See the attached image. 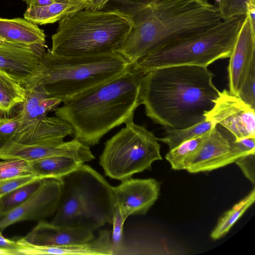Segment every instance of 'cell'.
Instances as JSON below:
<instances>
[{"mask_svg": "<svg viewBox=\"0 0 255 255\" xmlns=\"http://www.w3.org/2000/svg\"><path fill=\"white\" fill-rule=\"evenodd\" d=\"M206 67L177 65L144 74L140 100L146 115L166 129H180L205 120L220 91Z\"/></svg>", "mask_w": 255, "mask_h": 255, "instance_id": "6da1fadb", "label": "cell"}, {"mask_svg": "<svg viewBox=\"0 0 255 255\" xmlns=\"http://www.w3.org/2000/svg\"><path fill=\"white\" fill-rule=\"evenodd\" d=\"M113 8L129 14L131 29L115 51L132 65L168 42L222 20L208 0H111Z\"/></svg>", "mask_w": 255, "mask_h": 255, "instance_id": "7a4b0ae2", "label": "cell"}, {"mask_svg": "<svg viewBox=\"0 0 255 255\" xmlns=\"http://www.w3.org/2000/svg\"><path fill=\"white\" fill-rule=\"evenodd\" d=\"M144 74L131 67L119 76L81 94L54 110L66 121L72 136L89 147L99 144L112 129L133 121L141 105L140 88Z\"/></svg>", "mask_w": 255, "mask_h": 255, "instance_id": "3957f363", "label": "cell"}, {"mask_svg": "<svg viewBox=\"0 0 255 255\" xmlns=\"http://www.w3.org/2000/svg\"><path fill=\"white\" fill-rule=\"evenodd\" d=\"M131 67L116 52L72 56L45 52L34 74L22 85L40 84L50 97L65 103L119 76Z\"/></svg>", "mask_w": 255, "mask_h": 255, "instance_id": "277c9868", "label": "cell"}, {"mask_svg": "<svg viewBox=\"0 0 255 255\" xmlns=\"http://www.w3.org/2000/svg\"><path fill=\"white\" fill-rule=\"evenodd\" d=\"M132 26L130 15L120 9H84L59 21L50 52L68 56L115 52Z\"/></svg>", "mask_w": 255, "mask_h": 255, "instance_id": "5b68a950", "label": "cell"}, {"mask_svg": "<svg viewBox=\"0 0 255 255\" xmlns=\"http://www.w3.org/2000/svg\"><path fill=\"white\" fill-rule=\"evenodd\" d=\"M245 16L222 20L209 28L176 38L142 57L132 67L145 74L171 66L207 67L217 60L229 58Z\"/></svg>", "mask_w": 255, "mask_h": 255, "instance_id": "8992f818", "label": "cell"}, {"mask_svg": "<svg viewBox=\"0 0 255 255\" xmlns=\"http://www.w3.org/2000/svg\"><path fill=\"white\" fill-rule=\"evenodd\" d=\"M126 125L105 143L99 161L107 176L120 181L150 170L153 162L162 159L152 132L133 121Z\"/></svg>", "mask_w": 255, "mask_h": 255, "instance_id": "52a82bcc", "label": "cell"}, {"mask_svg": "<svg viewBox=\"0 0 255 255\" xmlns=\"http://www.w3.org/2000/svg\"><path fill=\"white\" fill-rule=\"evenodd\" d=\"M68 175L79 193L88 227L94 231L107 223L112 224L116 207L113 187L84 163Z\"/></svg>", "mask_w": 255, "mask_h": 255, "instance_id": "ba28073f", "label": "cell"}, {"mask_svg": "<svg viewBox=\"0 0 255 255\" xmlns=\"http://www.w3.org/2000/svg\"><path fill=\"white\" fill-rule=\"evenodd\" d=\"M62 187V178L42 179L38 188L25 201L0 215V232L17 222H39L54 215L59 204Z\"/></svg>", "mask_w": 255, "mask_h": 255, "instance_id": "9c48e42d", "label": "cell"}, {"mask_svg": "<svg viewBox=\"0 0 255 255\" xmlns=\"http://www.w3.org/2000/svg\"><path fill=\"white\" fill-rule=\"evenodd\" d=\"M255 110L238 96L224 90L220 91L213 107L204 116L205 120L224 127L238 140L255 137Z\"/></svg>", "mask_w": 255, "mask_h": 255, "instance_id": "30bf717a", "label": "cell"}, {"mask_svg": "<svg viewBox=\"0 0 255 255\" xmlns=\"http://www.w3.org/2000/svg\"><path fill=\"white\" fill-rule=\"evenodd\" d=\"M57 156L73 158L84 163L95 158L90 147L74 138L68 141L24 144L9 140L0 146V159L27 161Z\"/></svg>", "mask_w": 255, "mask_h": 255, "instance_id": "8fae6325", "label": "cell"}, {"mask_svg": "<svg viewBox=\"0 0 255 255\" xmlns=\"http://www.w3.org/2000/svg\"><path fill=\"white\" fill-rule=\"evenodd\" d=\"M247 155L216 127L210 130L200 147L189 160L185 170L191 173L210 171L234 163Z\"/></svg>", "mask_w": 255, "mask_h": 255, "instance_id": "7c38bea8", "label": "cell"}, {"mask_svg": "<svg viewBox=\"0 0 255 255\" xmlns=\"http://www.w3.org/2000/svg\"><path fill=\"white\" fill-rule=\"evenodd\" d=\"M113 187L116 206L126 221L132 215H144L158 198L159 182L153 178H129Z\"/></svg>", "mask_w": 255, "mask_h": 255, "instance_id": "4fadbf2b", "label": "cell"}, {"mask_svg": "<svg viewBox=\"0 0 255 255\" xmlns=\"http://www.w3.org/2000/svg\"><path fill=\"white\" fill-rule=\"evenodd\" d=\"M229 58V91L238 96L251 67L255 63V27L247 15Z\"/></svg>", "mask_w": 255, "mask_h": 255, "instance_id": "5bb4252c", "label": "cell"}, {"mask_svg": "<svg viewBox=\"0 0 255 255\" xmlns=\"http://www.w3.org/2000/svg\"><path fill=\"white\" fill-rule=\"evenodd\" d=\"M45 47L0 41V70L23 85L36 71Z\"/></svg>", "mask_w": 255, "mask_h": 255, "instance_id": "9a60e30c", "label": "cell"}, {"mask_svg": "<svg viewBox=\"0 0 255 255\" xmlns=\"http://www.w3.org/2000/svg\"><path fill=\"white\" fill-rule=\"evenodd\" d=\"M22 239L31 244L59 247L84 244L95 238L93 230L85 226L56 225L44 220L38 223Z\"/></svg>", "mask_w": 255, "mask_h": 255, "instance_id": "2e32d148", "label": "cell"}, {"mask_svg": "<svg viewBox=\"0 0 255 255\" xmlns=\"http://www.w3.org/2000/svg\"><path fill=\"white\" fill-rule=\"evenodd\" d=\"M111 233L108 230H101L97 238L86 243L59 247L35 245L24 241L20 251L23 255H113Z\"/></svg>", "mask_w": 255, "mask_h": 255, "instance_id": "e0dca14e", "label": "cell"}, {"mask_svg": "<svg viewBox=\"0 0 255 255\" xmlns=\"http://www.w3.org/2000/svg\"><path fill=\"white\" fill-rule=\"evenodd\" d=\"M24 87L26 96L24 102L20 104L22 106L18 112L20 124L15 134L31 127L61 103L60 100L50 97L40 84Z\"/></svg>", "mask_w": 255, "mask_h": 255, "instance_id": "ac0fdd59", "label": "cell"}, {"mask_svg": "<svg viewBox=\"0 0 255 255\" xmlns=\"http://www.w3.org/2000/svg\"><path fill=\"white\" fill-rule=\"evenodd\" d=\"M73 133L72 127L64 120L56 116H46L30 128L16 134L12 140L24 144L61 141Z\"/></svg>", "mask_w": 255, "mask_h": 255, "instance_id": "d6986e66", "label": "cell"}, {"mask_svg": "<svg viewBox=\"0 0 255 255\" xmlns=\"http://www.w3.org/2000/svg\"><path fill=\"white\" fill-rule=\"evenodd\" d=\"M43 29L24 18L0 17V41L28 46L45 47Z\"/></svg>", "mask_w": 255, "mask_h": 255, "instance_id": "ffe728a7", "label": "cell"}, {"mask_svg": "<svg viewBox=\"0 0 255 255\" xmlns=\"http://www.w3.org/2000/svg\"><path fill=\"white\" fill-rule=\"evenodd\" d=\"M62 179L63 187L60 200L50 223L60 226H85L88 227L85 219L79 193L75 184L68 174L62 177Z\"/></svg>", "mask_w": 255, "mask_h": 255, "instance_id": "44dd1931", "label": "cell"}, {"mask_svg": "<svg viewBox=\"0 0 255 255\" xmlns=\"http://www.w3.org/2000/svg\"><path fill=\"white\" fill-rule=\"evenodd\" d=\"M86 5V0H59L42 6H27L24 18L37 25L53 23L85 9Z\"/></svg>", "mask_w": 255, "mask_h": 255, "instance_id": "7402d4cb", "label": "cell"}, {"mask_svg": "<svg viewBox=\"0 0 255 255\" xmlns=\"http://www.w3.org/2000/svg\"><path fill=\"white\" fill-rule=\"evenodd\" d=\"M34 175L42 178H59L73 172L83 164L71 157L57 156L29 161Z\"/></svg>", "mask_w": 255, "mask_h": 255, "instance_id": "603a6c76", "label": "cell"}, {"mask_svg": "<svg viewBox=\"0 0 255 255\" xmlns=\"http://www.w3.org/2000/svg\"><path fill=\"white\" fill-rule=\"evenodd\" d=\"M24 87L6 73L0 70V116L8 117L25 98Z\"/></svg>", "mask_w": 255, "mask_h": 255, "instance_id": "cb8c5ba5", "label": "cell"}, {"mask_svg": "<svg viewBox=\"0 0 255 255\" xmlns=\"http://www.w3.org/2000/svg\"><path fill=\"white\" fill-rule=\"evenodd\" d=\"M255 200V189L254 188L244 198L234 205L219 219L211 234V238L216 240L226 235L252 206Z\"/></svg>", "mask_w": 255, "mask_h": 255, "instance_id": "d4e9b609", "label": "cell"}, {"mask_svg": "<svg viewBox=\"0 0 255 255\" xmlns=\"http://www.w3.org/2000/svg\"><path fill=\"white\" fill-rule=\"evenodd\" d=\"M209 131L186 140L169 150L165 159L170 163L172 169L185 170L189 160L200 147Z\"/></svg>", "mask_w": 255, "mask_h": 255, "instance_id": "484cf974", "label": "cell"}, {"mask_svg": "<svg viewBox=\"0 0 255 255\" xmlns=\"http://www.w3.org/2000/svg\"><path fill=\"white\" fill-rule=\"evenodd\" d=\"M213 121H205L187 128L180 129H166L164 135L158 140L167 144L171 149L181 143L209 132L217 127Z\"/></svg>", "mask_w": 255, "mask_h": 255, "instance_id": "4316f807", "label": "cell"}, {"mask_svg": "<svg viewBox=\"0 0 255 255\" xmlns=\"http://www.w3.org/2000/svg\"><path fill=\"white\" fill-rule=\"evenodd\" d=\"M42 179L20 187L0 198V215L8 212L25 201L38 188Z\"/></svg>", "mask_w": 255, "mask_h": 255, "instance_id": "83f0119b", "label": "cell"}, {"mask_svg": "<svg viewBox=\"0 0 255 255\" xmlns=\"http://www.w3.org/2000/svg\"><path fill=\"white\" fill-rule=\"evenodd\" d=\"M32 175L34 171L29 161L19 159L0 161V179Z\"/></svg>", "mask_w": 255, "mask_h": 255, "instance_id": "f1b7e54d", "label": "cell"}, {"mask_svg": "<svg viewBox=\"0 0 255 255\" xmlns=\"http://www.w3.org/2000/svg\"><path fill=\"white\" fill-rule=\"evenodd\" d=\"M125 222L119 209L116 207L112 223L113 229L111 233L113 255L123 254L125 249L123 235Z\"/></svg>", "mask_w": 255, "mask_h": 255, "instance_id": "f546056e", "label": "cell"}, {"mask_svg": "<svg viewBox=\"0 0 255 255\" xmlns=\"http://www.w3.org/2000/svg\"><path fill=\"white\" fill-rule=\"evenodd\" d=\"M251 0H221L217 4L221 17L225 20L233 17L246 15Z\"/></svg>", "mask_w": 255, "mask_h": 255, "instance_id": "4dcf8cb0", "label": "cell"}, {"mask_svg": "<svg viewBox=\"0 0 255 255\" xmlns=\"http://www.w3.org/2000/svg\"><path fill=\"white\" fill-rule=\"evenodd\" d=\"M18 113L12 117L0 116V146L12 139L20 124Z\"/></svg>", "mask_w": 255, "mask_h": 255, "instance_id": "1f68e13d", "label": "cell"}, {"mask_svg": "<svg viewBox=\"0 0 255 255\" xmlns=\"http://www.w3.org/2000/svg\"><path fill=\"white\" fill-rule=\"evenodd\" d=\"M238 97L255 109V63L251 67Z\"/></svg>", "mask_w": 255, "mask_h": 255, "instance_id": "d6a6232c", "label": "cell"}, {"mask_svg": "<svg viewBox=\"0 0 255 255\" xmlns=\"http://www.w3.org/2000/svg\"><path fill=\"white\" fill-rule=\"evenodd\" d=\"M42 179L32 175L0 179V198L20 187Z\"/></svg>", "mask_w": 255, "mask_h": 255, "instance_id": "836d02e7", "label": "cell"}, {"mask_svg": "<svg viewBox=\"0 0 255 255\" xmlns=\"http://www.w3.org/2000/svg\"><path fill=\"white\" fill-rule=\"evenodd\" d=\"M255 154H248L238 158L235 162L246 177L254 185L255 182Z\"/></svg>", "mask_w": 255, "mask_h": 255, "instance_id": "e575fe53", "label": "cell"}, {"mask_svg": "<svg viewBox=\"0 0 255 255\" xmlns=\"http://www.w3.org/2000/svg\"><path fill=\"white\" fill-rule=\"evenodd\" d=\"M235 145L247 154H255V137H248L234 139Z\"/></svg>", "mask_w": 255, "mask_h": 255, "instance_id": "d590c367", "label": "cell"}, {"mask_svg": "<svg viewBox=\"0 0 255 255\" xmlns=\"http://www.w3.org/2000/svg\"><path fill=\"white\" fill-rule=\"evenodd\" d=\"M19 247L16 241H12L5 238L0 232V249L18 251Z\"/></svg>", "mask_w": 255, "mask_h": 255, "instance_id": "8d00e7d4", "label": "cell"}, {"mask_svg": "<svg viewBox=\"0 0 255 255\" xmlns=\"http://www.w3.org/2000/svg\"><path fill=\"white\" fill-rule=\"evenodd\" d=\"M111 0H86L87 5L85 9L102 10L105 7Z\"/></svg>", "mask_w": 255, "mask_h": 255, "instance_id": "74e56055", "label": "cell"}, {"mask_svg": "<svg viewBox=\"0 0 255 255\" xmlns=\"http://www.w3.org/2000/svg\"><path fill=\"white\" fill-rule=\"evenodd\" d=\"M28 7L44 6L59 0H23Z\"/></svg>", "mask_w": 255, "mask_h": 255, "instance_id": "f35d334b", "label": "cell"}, {"mask_svg": "<svg viewBox=\"0 0 255 255\" xmlns=\"http://www.w3.org/2000/svg\"><path fill=\"white\" fill-rule=\"evenodd\" d=\"M20 255L17 251L0 249V255Z\"/></svg>", "mask_w": 255, "mask_h": 255, "instance_id": "ab89813d", "label": "cell"}]
</instances>
